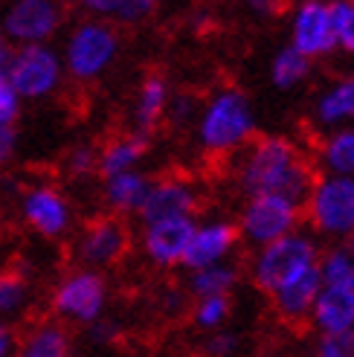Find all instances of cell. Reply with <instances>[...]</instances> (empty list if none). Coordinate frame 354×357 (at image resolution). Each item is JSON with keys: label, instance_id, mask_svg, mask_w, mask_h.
Wrapping results in <instances>:
<instances>
[{"label": "cell", "instance_id": "cell-19", "mask_svg": "<svg viewBox=\"0 0 354 357\" xmlns=\"http://www.w3.org/2000/svg\"><path fill=\"white\" fill-rule=\"evenodd\" d=\"M148 192H151V177L146 172H125L105 181L102 201L108 206V215L125 218V215H139Z\"/></svg>", "mask_w": 354, "mask_h": 357}, {"label": "cell", "instance_id": "cell-11", "mask_svg": "<svg viewBox=\"0 0 354 357\" xmlns=\"http://www.w3.org/2000/svg\"><path fill=\"white\" fill-rule=\"evenodd\" d=\"M128 247H131L128 224L116 215H102L82 229V236L76 241V259L87 271L102 273L105 267H114L116 261L125 259Z\"/></svg>", "mask_w": 354, "mask_h": 357}, {"label": "cell", "instance_id": "cell-32", "mask_svg": "<svg viewBox=\"0 0 354 357\" xmlns=\"http://www.w3.org/2000/svg\"><path fill=\"white\" fill-rule=\"evenodd\" d=\"M334 26H337V50L354 59V0H334Z\"/></svg>", "mask_w": 354, "mask_h": 357}, {"label": "cell", "instance_id": "cell-17", "mask_svg": "<svg viewBox=\"0 0 354 357\" xmlns=\"http://www.w3.org/2000/svg\"><path fill=\"white\" fill-rule=\"evenodd\" d=\"M314 122L325 131L354 128V73L334 79L314 99Z\"/></svg>", "mask_w": 354, "mask_h": 357}, {"label": "cell", "instance_id": "cell-4", "mask_svg": "<svg viewBox=\"0 0 354 357\" xmlns=\"http://www.w3.org/2000/svg\"><path fill=\"white\" fill-rule=\"evenodd\" d=\"M320 253L323 250L316 244V238L311 233L296 229V233L256 250V256L250 261V279L261 294L270 296L273 291H279L282 284H288L299 273L316 267Z\"/></svg>", "mask_w": 354, "mask_h": 357}, {"label": "cell", "instance_id": "cell-1", "mask_svg": "<svg viewBox=\"0 0 354 357\" xmlns=\"http://www.w3.org/2000/svg\"><path fill=\"white\" fill-rule=\"evenodd\" d=\"M314 166L291 137L264 134L244 149L238 163V186L253 195H285L305 204L314 186Z\"/></svg>", "mask_w": 354, "mask_h": 357}, {"label": "cell", "instance_id": "cell-2", "mask_svg": "<svg viewBox=\"0 0 354 357\" xmlns=\"http://www.w3.org/2000/svg\"><path fill=\"white\" fill-rule=\"evenodd\" d=\"M194 131L206 154L244 151L256 139V111L250 96L238 87H221L203 102Z\"/></svg>", "mask_w": 354, "mask_h": 357}, {"label": "cell", "instance_id": "cell-18", "mask_svg": "<svg viewBox=\"0 0 354 357\" xmlns=\"http://www.w3.org/2000/svg\"><path fill=\"white\" fill-rule=\"evenodd\" d=\"M308 323L320 337H337L354 331V294L343 288H323L314 302Z\"/></svg>", "mask_w": 354, "mask_h": 357}, {"label": "cell", "instance_id": "cell-16", "mask_svg": "<svg viewBox=\"0 0 354 357\" xmlns=\"http://www.w3.org/2000/svg\"><path fill=\"white\" fill-rule=\"evenodd\" d=\"M323 291V279L320 271L311 267V271L299 273L296 279H291L288 284H282L279 291L270 294V305L276 311V317L288 326H305L311 319L314 302Z\"/></svg>", "mask_w": 354, "mask_h": 357}, {"label": "cell", "instance_id": "cell-13", "mask_svg": "<svg viewBox=\"0 0 354 357\" xmlns=\"http://www.w3.org/2000/svg\"><path fill=\"white\" fill-rule=\"evenodd\" d=\"M198 189H194L186 177H163V181H151V192L139 209V224H160V221H177V218H194L198 212Z\"/></svg>", "mask_w": 354, "mask_h": 357}, {"label": "cell", "instance_id": "cell-15", "mask_svg": "<svg viewBox=\"0 0 354 357\" xmlns=\"http://www.w3.org/2000/svg\"><path fill=\"white\" fill-rule=\"evenodd\" d=\"M194 227H198L194 218H177V221H160V224L143 227V253L157 267L183 264Z\"/></svg>", "mask_w": 354, "mask_h": 357}, {"label": "cell", "instance_id": "cell-34", "mask_svg": "<svg viewBox=\"0 0 354 357\" xmlns=\"http://www.w3.org/2000/svg\"><path fill=\"white\" fill-rule=\"evenodd\" d=\"M311 357H354V331L337 337H320Z\"/></svg>", "mask_w": 354, "mask_h": 357}, {"label": "cell", "instance_id": "cell-7", "mask_svg": "<svg viewBox=\"0 0 354 357\" xmlns=\"http://www.w3.org/2000/svg\"><path fill=\"white\" fill-rule=\"evenodd\" d=\"M299 221H302V204L299 201L285 198V195H253L244 201L236 227L241 241L259 250L296 233Z\"/></svg>", "mask_w": 354, "mask_h": 357}, {"label": "cell", "instance_id": "cell-8", "mask_svg": "<svg viewBox=\"0 0 354 357\" xmlns=\"http://www.w3.org/2000/svg\"><path fill=\"white\" fill-rule=\"evenodd\" d=\"M52 314L59 317V323H76L87 326L105 317V305H108V279L99 271H87V267H76L67 276L59 279L56 291H52Z\"/></svg>", "mask_w": 354, "mask_h": 357}, {"label": "cell", "instance_id": "cell-35", "mask_svg": "<svg viewBox=\"0 0 354 357\" xmlns=\"http://www.w3.org/2000/svg\"><path fill=\"white\" fill-rule=\"evenodd\" d=\"M17 116H21V99L12 91L6 73L0 70V128H3V125H15Z\"/></svg>", "mask_w": 354, "mask_h": 357}, {"label": "cell", "instance_id": "cell-24", "mask_svg": "<svg viewBox=\"0 0 354 357\" xmlns=\"http://www.w3.org/2000/svg\"><path fill=\"white\" fill-rule=\"evenodd\" d=\"M241 282V267L233 261H221L203 267V271H192L186 279V291L194 299H206V296H229L233 288Z\"/></svg>", "mask_w": 354, "mask_h": 357}, {"label": "cell", "instance_id": "cell-3", "mask_svg": "<svg viewBox=\"0 0 354 357\" xmlns=\"http://www.w3.org/2000/svg\"><path fill=\"white\" fill-rule=\"evenodd\" d=\"M119 32L116 26L99 21V17H82L70 29L67 41L61 47L64 76L76 82H96L114 67L119 56Z\"/></svg>", "mask_w": 354, "mask_h": 357}, {"label": "cell", "instance_id": "cell-27", "mask_svg": "<svg viewBox=\"0 0 354 357\" xmlns=\"http://www.w3.org/2000/svg\"><path fill=\"white\" fill-rule=\"evenodd\" d=\"M84 9L105 24H139L157 12L154 0H87Z\"/></svg>", "mask_w": 354, "mask_h": 357}, {"label": "cell", "instance_id": "cell-25", "mask_svg": "<svg viewBox=\"0 0 354 357\" xmlns=\"http://www.w3.org/2000/svg\"><path fill=\"white\" fill-rule=\"evenodd\" d=\"M316 271H320L323 288H343L354 294V238L340 241L320 253Z\"/></svg>", "mask_w": 354, "mask_h": 357}, {"label": "cell", "instance_id": "cell-21", "mask_svg": "<svg viewBox=\"0 0 354 357\" xmlns=\"http://www.w3.org/2000/svg\"><path fill=\"white\" fill-rule=\"evenodd\" d=\"M148 151H151V137L137 134V131L119 134L99 149V174L108 181L114 174L137 172V166L148 157Z\"/></svg>", "mask_w": 354, "mask_h": 357}, {"label": "cell", "instance_id": "cell-38", "mask_svg": "<svg viewBox=\"0 0 354 357\" xmlns=\"http://www.w3.org/2000/svg\"><path fill=\"white\" fill-rule=\"evenodd\" d=\"M119 328L114 326V323H105V319H99V323H93L91 326V340L93 343H111V340H116V334Z\"/></svg>", "mask_w": 354, "mask_h": 357}, {"label": "cell", "instance_id": "cell-6", "mask_svg": "<svg viewBox=\"0 0 354 357\" xmlns=\"http://www.w3.org/2000/svg\"><path fill=\"white\" fill-rule=\"evenodd\" d=\"M3 73L21 102L47 99L56 93L64 82L61 52L52 44L12 47V56L3 67Z\"/></svg>", "mask_w": 354, "mask_h": 357}, {"label": "cell", "instance_id": "cell-28", "mask_svg": "<svg viewBox=\"0 0 354 357\" xmlns=\"http://www.w3.org/2000/svg\"><path fill=\"white\" fill-rule=\"evenodd\" d=\"M32 302V284L24 273L3 271L0 273V319H17Z\"/></svg>", "mask_w": 354, "mask_h": 357}, {"label": "cell", "instance_id": "cell-39", "mask_svg": "<svg viewBox=\"0 0 354 357\" xmlns=\"http://www.w3.org/2000/svg\"><path fill=\"white\" fill-rule=\"evenodd\" d=\"M9 56H12V44L6 41V35H3V29H0V70H3V67H6Z\"/></svg>", "mask_w": 354, "mask_h": 357}, {"label": "cell", "instance_id": "cell-23", "mask_svg": "<svg viewBox=\"0 0 354 357\" xmlns=\"http://www.w3.org/2000/svg\"><path fill=\"white\" fill-rule=\"evenodd\" d=\"M316 166L331 177H354V128L328 131L316 149Z\"/></svg>", "mask_w": 354, "mask_h": 357}, {"label": "cell", "instance_id": "cell-10", "mask_svg": "<svg viewBox=\"0 0 354 357\" xmlns=\"http://www.w3.org/2000/svg\"><path fill=\"white\" fill-rule=\"evenodd\" d=\"M291 47L305 59H328L337 50V26L334 12L325 0H305L291 15Z\"/></svg>", "mask_w": 354, "mask_h": 357}, {"label": "cell", "instance_id": "cell-37", "mask_svg": "<svg viewBox=\"0 0 354 357\" xmlns=\"http://www.w3.org/2000/svg\"><path fill=\"white\" fill-rule=\"evenodd\" d=\"M15 349H17V331L12 323L0 319V357H15Z\"/></svg>", "mask_w": 354, "mask_h": 357}, {"label": "cell", "instance_id": "cell-9", "mask_svg": "<svg viewBox=\"0 0 354 357\" xmlns=\"http://www.w3.org/2000/svg\"><path fill=\"white\" fill-rule=\"evenodd\" d=\"M64 24V9L56 0H15L0 17L6 41L12 47L49 44Z\"/></svg>", "mask_w": 354, "mask_h": 357}, {"label": "cell", "instance_id": "cell-31", "mask_svg": "<svg viewBox=\"0 0 354 357\" xmlns=\"http://www.w3.org/2000/svg\"><path fill=\"white\" fill-rule=\"evenodd\" d=\"M99 172V151L91 146V142H79L67 151L64 157V174L73 177V181H84Z\"/></svg>", "mask_w": 354, "mask_h": 357}, {"label": "cell", "instance_id": "cell-5", "mask_svg": "<svg viewBox=\"0 0 354 357\" xmlns=\"http://www.w3.org/2000/svg\"><path fill=\"white\" fill-rule=\"evenodd\" d=\"M302 212L316 236L331 241L354 238V177L320 174L302 204Z\"/></svg>", "mask_w": 354, "mask_h": 357}, {"label": "cell", "instance_id": "cell-33", "mask_svg": "<svg viewBox=\"0 0 354 357\" xmlns=\"http://www.w3.org/2000/svg\"><path fill=\"white\" fill-rule=\"evenodd\" d=\"M201 116V102L194 93H171L169 108H166V119L174 128H186L189 122H198Z\"/></svg>", "mask_w": 354, "mask_h": 357}, {"label": "cell", "instance_id": "cell-26", "mask_svg": "<svg viewBox=\"0 0 354 357\" xmlns=\"http://www.w3.org/2000/svg\"><path fill=\"white\" fill-rule=\"evenodd\" d=\"M314 70V61L305 59L302 52H296L291 44L279 47L270 59V84L276 91H296L299 84H305Z\"/></svg>", "mask_w": 354, "mask_h": 357}, {"label": "cell", "instance_id": "cell-36", "mask_svg": "<svg viewBox=\"0 0 354 357\" xmlns=\"http://www.w3.org/2000/svg\"><path fill=\"white\" fill-rule=\"evenodd\" d=\"M17 151V128L15 125H3L0 128V166H6Z\"/></svg>", "mask_w": 354, "mask_h": 357}, {"label": "cell", "instance_id": "cell-30", "mask_svg": "<svg viewBox=\"0 0 354 357\" xmlns=\"http://www.w3.org/2000/svg\"><path fill=\"white\" fill-rule=\"evenodd\" d=\"M201 354L203 357H247V337L241 331L221 328L215 334H206Z\"/></svg>", "mask_w": 354, "mask_h": 357}, {"label": "cell", "instance_id": "cell-14", "mask_svg": "<svg viewBox=\"0 0 354 357\" xmlns=\"http://www.w3.org/2000/svg\"><path fill=\"white\" fill-rule=\"evenodd\" d=\"M238 244H241V236L233 221L212 218L206 224H198L192 233L186 256H183V267L192 273V271H203V267L229 261V256H233V250Z\"/></svg>", "mask_w": 354, "mask_h": 357}, {"label": "cell", "instance_id": "cell-22", "mask_svg": "<svg viewBox=\"0 0 354 357\" xmlns=\"http://www.w3.org/2000/svg\"><path fill=\"white\" fill-rule=\"evenodd\" d=\"M15 357H73L70 331L59 319H41L17 337Z\"/></svg>", "mask_w": 354, "mask_h": 357}, {"label": "cell", "instance_id": "cell-12", "mask_svg": "<svg viewBox=\"0 0 354 357\" xmlns=\"http://www.w3.org/2000/svg\"><path fill=\"white\" fill-rule=\"evenodd\" d=\"M21 218L41 238H61L73 224V209L59 186L35 183L21 195Z\"/></svg>", "mask_w": 354, "mask_h": 357}, {"label": "cell", "instance_id": "cell-20", "mask_svg": "<svg viewBox=\"0 0 354 357\" xmlns=\"http://www.w3.org/2000/svg\"><path fill=\"white\" fill-rule=\"evenodd\" d=\"M169 79L160 73H151L143 79V84L137 87V96H134V108H131V122H134V131L137 134H146L151 137L154 128L166 119V108H169Z\"/></svg>", "mask_w": 354, "mask_h": 357}, {"label": "cell", "instance_id": "cell-29", "mask_svg": "<svg viewBox=\"0 0 354 357\" xmlns=\"http://www.w3.org/2000/svg\"><path fill=\"white\" fill-rule=\"evenodd\" d=\"M229 317H233V296H206L194 302L192 308L194 328H201L206 334L221 331L229 323Z\"/></svg>", "mask_w": 354, "mask_h": 357}]
</instances>
